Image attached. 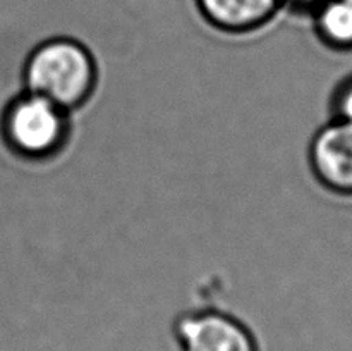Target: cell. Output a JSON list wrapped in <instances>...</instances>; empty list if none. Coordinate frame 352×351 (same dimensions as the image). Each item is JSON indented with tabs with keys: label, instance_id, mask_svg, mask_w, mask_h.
Instances as JSON below:
<instances>
[{
	"label": "cell",
	"instance_id": "cell-8",
	"mask_svg": "<svg viewBox=\"0 0 352 351\" xmlns=\"http://www.w3.org/2000/svg\"><path fill=\"white\" fill-rule=\"evenodd\" d=\"M282 2H284V6L292 7V9H296V10L313 14V10H315L316 7L322 6L325 0H282Z\"/></svg>",
	"mask_w": 352,
	"mask_h": 351
},
{
	"label": "cell",
	"instance_id": "cell-5",
	"mask_svg": "<svg viewBox=\"0 0 352 351\" xmlns=\"http://www.w3.org/2000/svg\"><path fill=\"white\" fill-rule=\"evenodd\" d=\"M203 19L223 33L243 34L270 23L284 7L282 0H195Z\"/></svg>",
	"mask_w": 352,
	"mask_h": 351
},
{
	"label": "cell",
	"instance_id": "cell-3",
	"mask_svg": "<svg viewBox=\"0 0 352 351\" xmlns=\"http://www.w3.org/2000/svg\"><path fill=\"white\" fill-rule=\"evenodd\" d=\"M179 351H260L246 323L220 310H195L177 319Z\"/></svg>",
	"mask_w": 352,
	"mask_h": 351
},
{
	"label": "cell",
	"instance_id": "cell-1",
	"mask_svg": "<svg viewBox=\"0 0 352 351\" xmlns=\"http://www.w3.org/2000/svg\"><path fill=\"white\" fill-rule=\"evenodd\" d=\"M96 62L91 52L72 38H50L33 48L24 62L26 92L50 100L60 109L85 105L96 86Z\"/></svg>",
	"mask_w": 352,
	"mask_h": 351
},
{
	"label": "cell",
	"instance_id": "cell-6",
	"mask_svg": "<svg viewBox=\"0 0 352 351\" xmlns=\"http://www.w3.org/2000/svg\"><path fill=\"white\" fill-rule=\"evenodd\" d=\"M316 36L332 50H352V0H325L313 10Z\"/></svg>",
	"mask_w": 352,
	"mask_h": 351
},
{
	"label": "cell",
	"instance_id": "cell-7",
	"mask_svg": "<svg viewBox=\"0 0 352 351\" xmlns=\"http://www.w3.org/2000/svg\"><path fill=\"white\" fill-rule=\"evenodd\" d=\"M333 114L337 119L352 123V76L344 79L333 95Z\"/></svg>",
	"mask_w": 352,
	"mask_h": 351
},
{
	"label": "cell",
	"instance_id": "cell-4",
	"mask_svg": "<svg viewBox=\"0 0 352 351\" xmlns=\"http://www.w3.org/2000/svg\"><path fill=\"white\" fill-rule=\"evenodd\" d=\"M309 164L320 184L352 196V123L333 117L320 127L309 145Z\"/></svg>",
	"mask_w": 352,
	"mask_h": 351
},
{
	"label": "cell",
	"instance_id": "cell-2",
	"mask_svg": "<svg viewBox=\"0 0 352 351\" xmlns=\"http://www.w3.org/2000/svg\"><path fill=\"white\" fill-rule=\"evenodd\" d=\"M0 131L7 147L30 160L48 158L65 143L67 110L31 92H24L3 109Z\"/></svg>",
	"mask_w": 352,
	"mask_h": 351
}]
</instances>
